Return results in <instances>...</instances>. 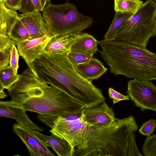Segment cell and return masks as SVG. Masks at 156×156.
<instances>
[{"label": "cell", "instance_id": "1", "mask_svg": "<svg viewBox=\"0 0 156 156\" xmlns=\"http://www.w3.org/2000/svg\"><path fill=\"white\" fill-rule=\"evenodd\" d=\"M8 90L10 101L26 111L58 116L81 112L85 108L63 88L40 80L29 67Z\"/></svg>", "mask_w": 156, "mask_h": 156}, {"label": "cell", "instance_id": "2", "mask_svg": "<svg viewBox=\"0 0 156 156\" xmlns=\"http://www.w3.org/2000/svg\"><path fill=\"white\" fill-rule=\"evenodd\" d=\"M27 65L40 80L64 89L85 108L105 101L101 90L81 75L67 55L43 52Z\"/></svg>", "mask_w": 156, "mask_h": 156}, {"label": "cell", "instance_id": "3", "mask_svg": "<svg viewBox=\"0 0 156 156\" xmlns=\"http://www.w3.org/2000/svg\"><path fill=\"white\" fill-rule=\"evenodd\" d=\"M101 57L115 75L133 79L156 80V53L140 46L119 39L98 41Z\"/></svg>", "mask_w": 156, "mask_h": 156}, {"label": "cell", "instance_id": "4", "mask_svg": "<svg viewBox=\"0 0 156 156\" xmlns=\"http://www.w3.org/2000/svg\"><path fill=\"white\" fill-rule=\"evenodd\" d=\"M138 129L132 115L104 127L91 126L87 147L75 149L73 156H128L131 135Z\"/></svg>", "mask_w": 156, "mask_h": 156}, {"label": "cell", "instance_id": "5", "mask_svg": "<svg viewBox=\"0 0 156 156\" xmlns=\"http://www.w3.org/2000/svg\"><path fill=\"white\" fill-rule=\"evenodd\" d=\"M156 35V2L147 0L119 27L115 38L146 48L149 41Z\"/></svg>", "mask_w": 156, "mask_h": 156}, {"label": "cell", "instance_id": "6", "mask_svg": "<svg viewBox=\"0 0 156 156\" xmlns=\"http://www.w3.org/2000/svg\"><path fill=\"white\" fill-rule=\"evenodd\" d=\"M42 12L50 33L55 36L80 33L91 26L93 23L92 18L81 14L69 0L62 5L48 3Z\"/></svg>", "mask_w": 156, "mask_h": 156}, {"label": "cell", "instance_id": "7", "mask_svg": "<svg viewBox=\"0 0 156 156\" xmlns=\"http://www.w3.org/2000/svg\"><path fill=\"white\" fill-rule=\"evenodd\" d=\"M91 127L84 120L81 112L58 115L49 131L66 140L75 149H84L87 146Z\"/></svg>", "mask_w": 156, "mask_h": 156}, {"label": "cell", "instance_id": "8", "mask_svg": "<svg viewBox=\"0 0 156 156\" xmlns=\"http://www.w3.org/2000/svg\"><path fill=\"white\" fill-rule=\"evenodd\" d=\"M150 81L131 80L127 83L126 94L141 111L156 112V86Z\"/></svg>", "mask_w": 156, "mask_h": 156}, {"label": "cell", "instance_id": "9", "mask_svg": "<svg viewBox=\"0 0 156 156\" xmlns=\"http://www.w3.org/2000/svg\"><path fill=\"white\" fill-rule=\"evenodd\" d=\"M12 130L25 145L31 156H53L44 141L34 133V129L24 124L17 123L12 126Z\"/></svg>", "mask_w": 156, "mask_h": 156}, {"label": "cell", "instance_id": "10", "mask_svg": "<svg viewBox=\"0 0 156 156\" xmlns=\"http://www.w3.org/2000/svg\"><path fill=\"white\" fill-rule=\"evenodd\" d=\"M82 113L85 122L91 126L104 127L117 119L115 117L113 109L105 101L97 106L84 108Z\"/></svg>", "mask_w": 156, "mask_h": 156}, {"label": "cell", "instance_id": "11", "mask_svg": "<svg viewBox=\"0 0 156 156\" xmlns=\"http://www.w3.org/2000/svg\"><path fill=\"white\" fill-rule=\"evenodd\" d=\"M54 36L50 33L40 38L17 42L16 45L20 55L28 64L44 52L47 43Z\"/></svg>", "mask_w": 156, "mask_h": 156}, {"label": "cell", "instance_id": "12", "mask_svg": "<svg viewBox=\"0 0 156 156\" xmlns=\"http://www.w3.org/2000/svg\"><path fill=\"white\" fill-rule=\"evenodd\" d=\"M19 18L28 31L30 39L40 38L50 33L48 26L38 10L19 14Z\"/></svg>", "mask_w": 156, "mask_h": 156}, {"label": "cell", "instance_id": "13", "mask_svg": "<svg viewBox=\"0 0 156 156\" xmlns=\"http://www.w3.org/2000/svg\"><path fill=\"white\" fill-rule=\"evenodd\" d=\"M25 110L11 101H0V116L14 119L38 132L44 131L42 128L34 123L28 117Z\"/></svg>", "mask_w": 156, "mask_h": 156}, {"label": "cell", "instance_id": "14", "mask_svg": "<svg viewBox=\"0 0 156 156\" xmlns=\"http://www.w3.org/2000/svg\"><path fill=\"white\" fill-rule=\"evenodd\" d=\"M98 41L89 34L81 32L76 34L70 52L93 57L98 51Z\"/></svg>", "mask_w": 156, "mask_h": 156}, {"label": "cell", "instance_id": "15", "mask_svg": "<svg viewBox=\"0 0 156 156\" xmlns=\"http://www.w3.org/2000/svg\"><path fill=\"white\" fill-rule=\"evenodd\" d=\"M34 133L52 148L59 156H73L75 148L66 140L52 134L51 136L43 135L39 132L34 131Z\"/></svg>", "mask_w": 156, "mask_h": 156}, {"label": "cell", "instance_id": "16", "mask_svg": "<svg viewBox=\"0 0 156 156\" xmlns=\"http://www.w3.org/2000/svg\"><path fill=\"white\" fill-rule=\"evenodd\" d=\"M76 34L54 36L48 42L44 52L58 55H67L70 52Z\"/></svg>", "mask_w": 156, "mask_h": 156}, {"label": "cell", "instance_id": "17", "mask_svg": "<svg viewBox=\"0 0 156 156\" xmlns=\"http://www.w3.org/2000/svg\"><path fill=\"white\" fill-rule=\"evenodd\" d=\"M75 67L81 75L90 81L98 79L108 70L102 62L93 57L88 62L79 64Z\"/></svg>", "mask_w": 156, "mask_h": 156}, {"label": "cell", "instance_id": "18", "mask_svg": "<svg viewBox=\"0 0 156 156\" xmlns=\"http://www.w3.org/2000/svg\"><path fill=\"white\" fill-rule=\"evenodd\" d=\"M18 19L19 15L15 10L7 8L4 3L0 2V35L9 36Z\"/></svg>", "mask_w": 156, "mask_h": 156}, {"label": "cell", "instance_id": "19", "mask_svg": "<svg viewBox=\"0 0 156 156\" xmlns=\"http://www.w3.org/2000/svg\"><path fill=\"white\" fill-rule=\"evenodd\" d=\"M133 14L128 12H116L114 19L104 39H112L115 38L116 33L120 26L129 19Z\"/></svg>", "mask_w": 156, "mask_h": 156}, {"label": "cell", "instance_id": "20", "mask_svg": "<svg viewBox=\"0 0 156 156\" xmlns=\"http://www.w3.org/2000/svg\"><path fill=\"white\" fill-rule=\"evenodd\" d=\"M20 74L16 75L9 65L0 70V87L8 90L19 79Z\"/></svg>", "mask_w": 156, "mask_h": 156}, {"label": "cell", "instance_id": "21", "mask_svg": "<svg viewBox=\"0 0 156 156\" xmlns=\"http://www.w3.org/2000/svg\"><path fill=\"white\" fill-rule=\"evenodd\" d=\"M115 12L131 13L134 14L143 3L140 0H114Z\"/></svg>", "mask_w": 156, "mask_h": 156}, {"label": "cell", "instance_id": "22", "mask_svg": "<svg viewBox=\"0 0 156 156\" xmlns=\"http://www.w3.org/2000/svg\"><path fill=\"white\" fill-rule=\"evenodd\" d=\"M9 36L16 43L30 39L28 31L19 18L12 28Z\"/></svg>", "mask_w": 156, "mask_h": 156}, {"label": "cell", "instance_id": "23", "mask_svg": "<svg viewBox=\"0 0 156 156\" xmlns=\"http://www.w3.org/2000/svg\"><path fill=\"white\" fill-rule=\"evenodd\" d=\"M142 151L145 156H156V134L147 136L144 141Z\"/></svg>", "mask_w": 156, "mask_h": 156}, {"label": "cell", "instance_id": "24", "mask_svg": "<svg viewBox=\"0 0 156 156\" xmlns=\"http://www.w3.org/2000/svg\"><path fill=\"white\" fill-rule=\"evenodd\" d=\"M68 56L70 61L75 66L81 64L87 63L93 57L71 52L69 54Z\"/></svg>", "mask_w": 156, "mask_h": 156}, {"label": "cell", "instance_id": "25", "mask_svg": "<svg viewBox=\"0 0 156 156\" xmlns=\"http://www.w3.org/2000/svg\"><path fill=\"white\" fill-rule=\"evenodd\" d=\"M156 127L155 120L151 119L143 124L139 129V133L142 135L150 136L154 132Z\"/></svg>", "mask_w": 156, "mask_h": 156}, {"label": "cell", "instance_id": "26", "mask_svg": "<svg viewBox=\"0 0 156 156\" xmlns=\"http://www.w3.org/2000/svg\"><path fill=\"white\" fill-rule=\"evenodd\" d=\"M12 48L0 49V70L9 65Z\"/></svg>", "mask_w": 156, "mask_h": 156}, {"label": "cell", "instance_id": "27", "mask_svg": "<svg viewBox=\"0 0 156 156\" xmlns=\"http://www.w3.org/2000/svg\"><path fill=\"white\" fill-rule=\"evenodd\" d=\"M18 51L17 48H16V45L14 44L12 46L11 52L9 65L13 69L16 75L18 74L17 70L19 68V55Z\"/></svg>", "mask_w": 156, "mask_h": 156}, {"label": "cell", "instance_id": "28", "mask_svg": "<svg viewBox=\"0 0 156 156\" xmlns=\"http://www.w3.org/2000/svg\"><path fill=\"white\" fill-rule=\"evenodd\" d=\"M135 136V134L133 133L131 135L128 146V156H143L136 145Z\"/></svg>", "mask_w": 156, "mask_h": 156}, {"label": "cell", "instance_id": "29", "mask_svg": "<svg viewBox=\"0 0 156 156\" xmlns=\"http://www.w3.org/2000/svg\"><path fill=\"white\" fill-rule=\"evenodd\" d=\"M108 93L110 98L113 99V104L117 103L120 101L128 100L130 99L128 95H123L117 92L112 87H110L108 89Z\"/></svg>", "mask_w": 156, "mask_h": 156}, {"label": "cell", "instance_id": "30", "mask_svg": "<svg viewBox=\"0 0 156 156\" xmlns=\"http://www.w3.org/2000/svg\"><path fill=\"white\" fill-rule=\"evenodd\" d=\"M16 42L9 36L0 35V49L10 48L13 45H16Z\"/></svg>", "mask_w": 156, "mask_h": 156}, {"label": "cell", "instance_id": "31", "mask_svg": "<svg viewBox=\"0 0 156 156\" xmlns=\"http://www.w3.org/2000/svg\"><path fill=\"white\" fill-rule=\"evenodd\" d=\"M34 8L32 0H22L21 8L18 10L22 13L32 12Z\"/></svg>", "mask_w": 156, "mask_h": 156}, {"label": "cell", "instance_id": "32", "mask_svg": "<svg viewBox=\"0 0 156 156\" xmlns=\"http://www.w3.org/2000/svg\"><path fill=\"white\" fill-rule=\"evenodd\" d=\"M58 116H48L39 114L38 118L42 122L51 129L54 121Z\"/></svg>", "mask_w": 156, "mask_h": 156}, {"label": "cell", "instance_id": "33", "mask_svg": "<svg viewBox=\"0 0 156 156\" xmlns=\"http://www.w3.org/2000/svg\"><path fill=\"white\" fill-rule=\"evenodd\" d=\"M22 0H0L4 3L6 7L12 10H19L21 7Z\"/></svg>", "mask_w": 156, "mask_h": 156}, {"label": "cell", "instance_id": "34", "mask_svg": "<svg viewBox=\"0 0 156 156\" xmlns=\"http://www.w3.org/2000/svg\"><path fill=\"white\" fill-rule=\"evenodd\" d=\"M32 2L34 7V10L43 12V10L40 0H32Z\"/></svg>", "mask_w": 156, "mask_h": 156}, {"label": "cell", "instance_id": "35", "mask_svg": "<svg viewBox=\"0 0 156 156\" xmlns=\"http://www.w3.org/2000/svg\"><path fill=\"white\" fill-rule=\"evenodd\" d=\"M40 1L43 10L46 4L50 2V0H40Z\"/></svg>", "mask_w": 156, "mask_h": 156}, {"label": "cell", "instance_id": "36", "mask_svg": "<svg viewBox=\"0 0 156 156\" xmlns=\"http://www.w3.org/2000/svg\"><path fill=\"white\" fill-rule=\"evenodd\" d=\"M4 89L0 87V98L2 99L7 96L6 94L4 93L3 91Z\"/></svg>", "mask_w": 156, "mask_h": 156}, {"label": "cell", "instance_id": "37", "mask_svg": "<svg viewBox=\"0 0 156 156\" xmlns=\"http://www.w3.org/2000/svg\"><path fill=\"white\" fill-rule=\"evenodd\" d=\"M153 0V1H154V2H156V0Z\"/></svg>", "mask_w": 156, "mask_h": 156}]
</instances>
